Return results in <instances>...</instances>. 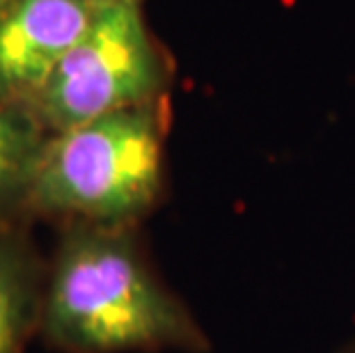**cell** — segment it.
<instances>
[{
  "instance_id": "obj_9",
  "label": "cell",
  "mask_w": 355,
  "mask_h": 353,
  "mask_svg": "<svg viewBox=\"0 0 355 353\" xmlns=\"http://www.w3.org/2000/svg\"><path fill=\"white\" fill-rule=\"evenodd\" d=\"M3 3H5V0H0V5H3Z\"/></svg>"
},
{
  "instance_id": "obj_8",
  "label": "cell",
  "mask_w": 355,
  "mask_h": 353,
  "mask_svg": "<svg viewBox=\"0 0 355 353\" xmlns=\"http://www.w3.org/2000/svg\"><path fill=\"white\" fill-rule=\"evenodd\" d=\"M337 353H355V337H353V340H351V342H346V344H344V347H342V349H339Z\"/></svg>"
},
{
  "instance_id": "obj_4",
  "label": "cell",
  "mask_w": 355,
  "mask_h": 353,
  "mask_svg": "<svg viewBox=\"0 0 355 353\" xmlns=\"http://www.w3.org/2000/svg\"><path fill=\"white\" fill-rule=\"evenodd\" d=\"M94 0H5L0 5V101L28 103L94 17Z\"/></svg>"
},
{
  "instance_id": "obj_3",
  "label": "cell",
  "mask_w": 355,
  "mask_h": 353,
  "mask_svg": "<svg viewBox=\"0 0 355 353\" xmlns=\"http://www.w3.org/2000/svg\"><path fill=\"white\" fill-rule=\"evenodd\" d=\"M172 64L154 40L140 5L108 3L94 17L30 108L51 133L110 112L168 99Z\"/></svg>"
},
{
  "instance_id": "obj_6",
  "label": "cell",
  "mask_w": 355,
  "mask_h": 353,
  "mask_svg": "<svg viewBox=\"0 0 355 353\" xmlns=\"http://www.w3.org/2000/svg\"><path fill=\"white\" fill-rule=\"evenodd\" d=\"M49 140L28 103L0 101V225L33 223L30 195Z\"/></svg>"
},
{
  "instance_id": "obj_5",
  "label": "cell",
  "mask_w": 355,
  "mask_h": 353,
  "mask_svg": "<svg viewBox=\"0 0 355 353\" xmlns=\"http://www.w3.org/2000/svg\"><path fill=\"white\" fill-rule=\"evenodd\" d=\"M46 275L30 225H0V353H28L40 335Z\"/></svg>"
},
{
  "instance_id": "obj_7",
  "label": "cell",
  "mask_w": 355,
  "mask_h": 353,
  "mask_svg": "<svg viewBox=\"0 0 355 353\" xmlns=\"http://www.w3.org/2000/svg\"><path fill=\"white\" fill-rule=\"evenodd\" d=\"M96 7L99 5H108V3H133V5H142V0H94Z\"/></svg>"
},
{
  "instance_id": "obj_1",
  "label": "cell",
  "mask_w": 355,
  "mask_h": 353,
  "mask_svg": "<svg viewBox=\"0 0 355 353\" xmlns=\"http://www.w3.org/2000/svg\"><path fill=\"white\" fill-rule=\"evenodd\" d=\"M55 353H209L211 337L149 259L140 227L58 225L40 335Z\"/></svg>"
},
{
  "instance_id": "obj_2",
  "label": "cell",
  "mask_w": 355,
  "mask_h": 353,
  "mask_svg": "<svg viewBox=\"0 0 355 353\" xmlns=\"http://www.w3.org/2000/svg\"><path fill=\"white\" fill-rule=\"evenodd\" d=\"M168 126L170 103L158 99L53 133L30 218L140 227L163 200Z\"/></svg>"
}]
</instances>
